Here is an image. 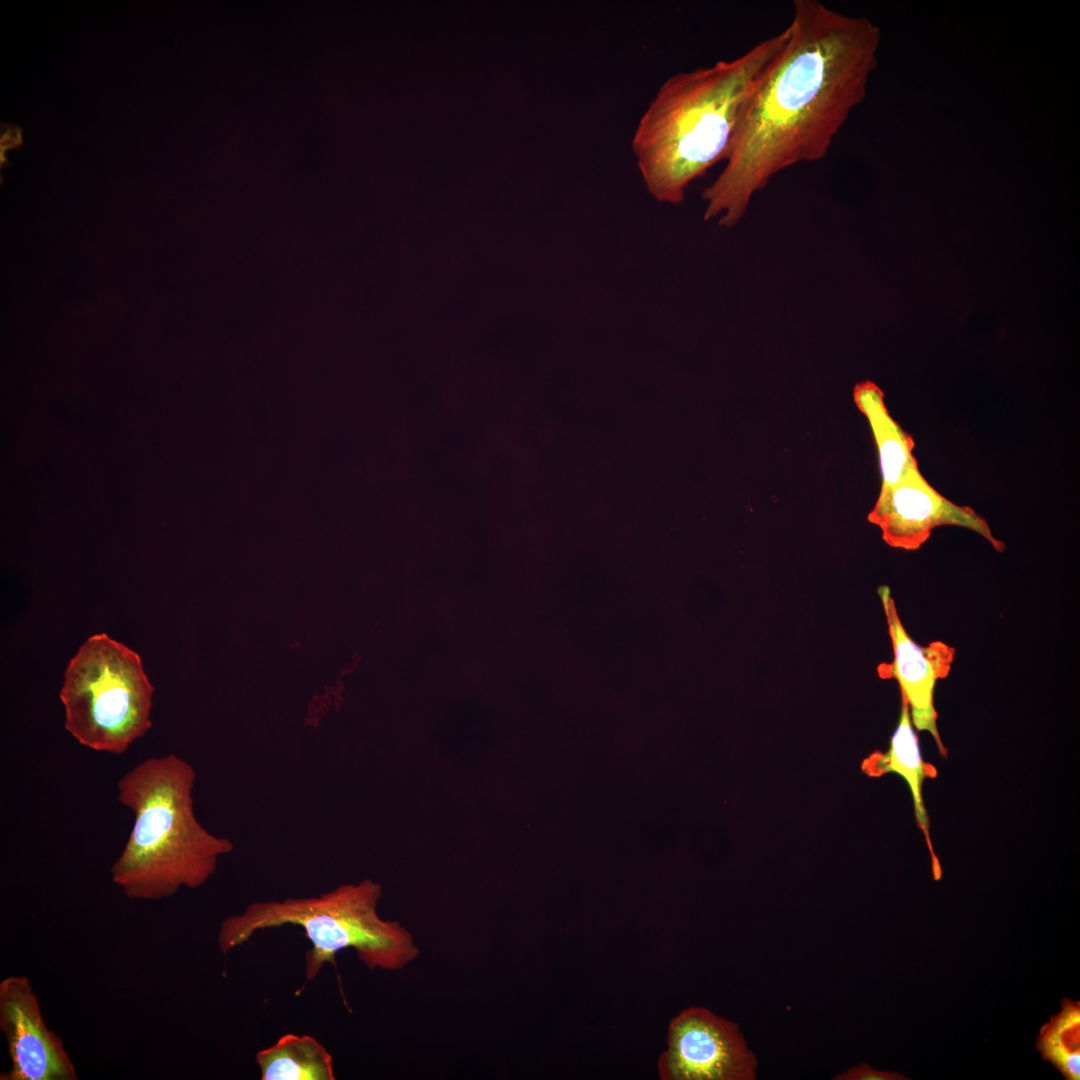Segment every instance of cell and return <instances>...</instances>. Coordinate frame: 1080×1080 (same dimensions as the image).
<instances>
[{
  "mask_svg": "<svg viewBox=\"0 0 1080 1080\" xmlns=\"http://www.w3.org/2000/svg\"><path fill=\"white\" fill-rule=\"evenodd\" d=\"M788 37L743 107L725 166L702 191L704 219L731 227L780 171L827 156L877 66L880 29L795 0Z\"/></svg>",
  "mask_w": 1080,
  "mask_h": 1080,
  "instance_id": "cell-1",
  "label": "cell"
},
{
  "mask_svg": "<svg viewBox=\"0 0 1080 1080\" xmlns=\"http://www.w3.org/2000/svg\"><path fill=\"white\" fill-rule=\"evenodd\" d=\"M787 37L785 28L735 59L676 73L659 87L631 140L652 197L681 204L692 181L725 161L745 102Z\"/></svg>",
  "mask_w": 1080,
  "mask_h": 1080,
  "instance_id": "cell-2",
  "label": "cell"
},
{
  "mask_svg": "<svg viewBox=\"0 0 1080 1080\" xmlns=\"http://www.w3.org/2000/svg\"><path fill=\"white\" fill-rule=\"evenodd\" d=\"M195 780L189 762L167 754L143 760L118 781V800L134 822L110 875L127 898L159 901L182 888H199L233 851L228 838L198 821Z\"/></svg>",
  "mask_w": 1080,
  "mask_h": 1080,
  "instance_id": "cell-3",
  "label": "cell"
},
{
  "mask_svg": "<svg viewBox=\"0 0 1080 1080\" xmlns=\"http://www.w3.org/2000/svg\"><path fill=\"white\" fill-rule=\"evenodd\" d=\"M381 886L369 879L342 884L311 897L255 901L224 918L217 945L224 955L259 931L285 925L303 929L311 946L305 953V977L313 980L336 954L353 949L370 970L398 971L420 953L411 933L398 921L378 913Z\"/></svg>",
  "mask_w": 1080,
  "mask_h": 1080,
  "instance_id": "cell-4",
  "label": "cell"
},
{
  "mask_svg": "<svg viewBox=\"0 0 1080 1080\" xmlns=\"http://www.w3.org/2000/svg\"><path fill=\"white\" fill-rule=\"evenodd\" d=\"M153 693L140 655L106 633L94 634L64 673L65 729L82 746L121 755L151 728Z\"/></svg>",
  "mask_w": 1080,
  "mask_h": 1080,
  "instance_id": "cell-5",
  "label": "cell"
},
{
  "mask_svg": "<svg viewBox=\"0 0 1080 1080\" xmlns=\"http://www.w3.org/2000/svg\"><path fill=\"white\" fill-rule=\"evenodd\" d=\"M658 1060L664 1080H753L757 1060L736 1023L701 1007L674 1017Z\"/></svg>",
  "mask_w": 1080,
  "mask_h": 1080,
  "instance_id": "cell-6",
  "label": "cell"
},
{
  "mask_svg": "<svg viewBox=\"0 0 1080 1080\" xmlns=\"http://www.w3.org/2000/svg\"><path fill=\"white\" fill-rule=\"evenodd\" d=\"M868 521L877 525L885 543L907 551L919 549L940 526L969 529L982 536L998 552L1005 549L986 520L971 507L953 503L941 495L917 470L887 490H880Z\"/></svg>",
  "mask_w": 1080,
  "mask_h": 1080,
  "instance_id": "cell-7",
  "label": "cell"
},
{
  "mask_svg": "<svg viewBox=\"0 0 1080 1080\" xmlns=\"http://www.w3.org/2000/svg\"><path fill=\"white\" fill-rule=\"evenodd\" d=\"M0 1031L10 1058L0 1080L78 1079L62 1039L46 1024L27 976L10 975L0 982Z\"/></svg>",
  "mask_w": 1080,
  "mask_h": 1080,
  "instance_id": "cell-8",
  "label": "cell"
},
{
  "mask_svg": "<svg viewBox=\"0 0 1080 1080\" xmlns=\"http://www.w3.org/2000/svg\"><path fill=\"white\" fill-rule=\"evenodd\" d=\"M877 592L885 613L894 654L892 662L878 665V676L898 682L901 697L909 706L912 724L917 730L927 731L932 735L939 753L946 757L947 750L937 727L934 690L936 682L949 675L955 649L940 640L932 641L926 646L917 644L901 622L890 588L882 585Z\"/></svg>",
  "mask_w": 1080,
  "mask_h": 1080,
  "instance_id": "cell-9",
  "label": "cell"
},
{
  "mask_svg": "<svg viewBox=\"0 0 1080 1080\" xmlns=\"http://www.w3.org/2000/svg\"><path fill=\"white\" fill-rule=\"evenodd\" d=\"M862 771L870 777H881L887 773L900 775L907 783L914 806L915 819L924 834L931 857L932 876L938 881L942 878V868L934 852L929 832V819L922 795L923 783L928 778L937 776V769L922 758L919 740L913 729L909 706L901 697V711L898 724L891 736L886 751H875L861 764Z\"/></svg>",
  "mask_w": 1080,
  "mask_h": 1080,
  "instance_id": "cell-10",
  "label": "cell"
},
{
  "mask_svg": "<svg viewBox=\"0 0 1080 1080\" xmlns=\"http://www.w3.org/2000/svg\"><path fill=\"white\" fill-rule=\"evenodd\" d=\"M853 399L871 427L882 477L880 490H887L919 470L913 455L915 443L890 415L884 393L876 383L870 380L857 383L853 389Z\"/></svg>",
  "mask_w": 1080,
  "mask_h": 1080,
  "instance_id": "cell-11",
  "label": "cell"
},
{
  "mask_svg": "<svg viewBox=\"0 0 1080 1080\" xmlns=\"http://www.w3.org/2000/svg\"><path fill=\"white\" fill-rule=\"evenodd\" d=\"M255 1059L261 1080H335L332 1055L311 1035L283 1034Z\"/></svg>",
  "mask_w": 1080,
  "mask_h": 1080,
  "instance_id": "cell-12",
  "label": "cell"
},
{
  "mask_svg": "<svg viewBox=\"0 0 1080 1080\" xmlns=\"http://www.w3.org/2000/svg\"><path fill=\"white\" fill-rule=\"evenodd\" d=\"M1035 1046L1066 1080H1079L1080 1002L1063 998L1061 1010L1041 1027Z\"/></svg>",
  "mask_w": 1080,
  "mask_h": 1080,
  "instance_id": "cell-13",
  "label": "cell"
},
{
  "mask_svg": "<svg viewBox=\"0 0 1080 1080\" xmlns=\"http://www.w3.org/2000/svg\"><path fill=\"white\" fill-rule=\"evenodd\" d=\"M835 1080H908L909 1078L897 1072L882 1071L873 1068L867 1063L849 1068L845 1073L835 1076Z\"/></svg>",
  "mask_w": 1080,
  "mask_h": 1080,
  "instance_id": "cell-14",
  "label": "cell"
}]
</instances>
